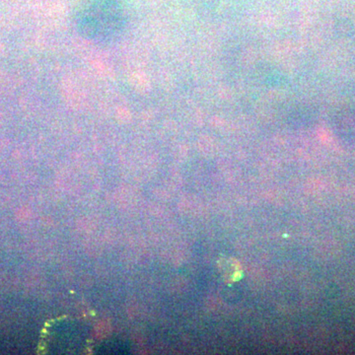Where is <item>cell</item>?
Here are the masks:
<instances>
[{"label": "cell", "mask_w": 355, "mask_h": 355, "mask_svg": "<svg viewBox=\"0 0 355 355\" xmlns=\"http://www.w3.org/2000/svg\"><path fill=\"white\" fill-rule=\"evenodd\" d=\"M125 13L121 0H89L77 18L81 36L89 41H113L123 33Z\"/></svg>", "instance_id": "cell-1"}]
</instances>
